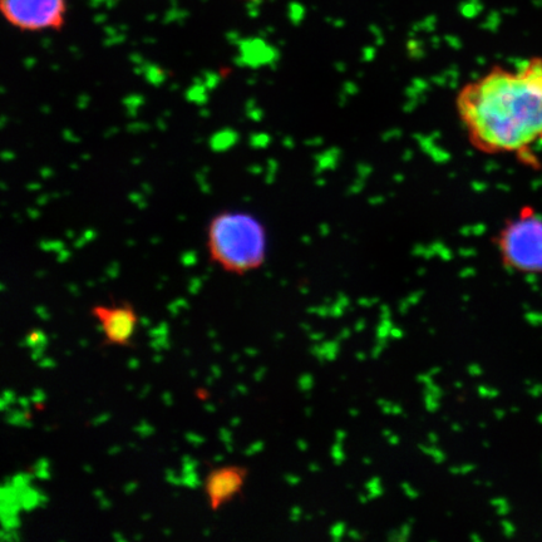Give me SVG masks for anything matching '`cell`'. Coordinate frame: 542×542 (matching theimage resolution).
Masks as SVG:
<instances>
[{
  "label": "cell",
  "instance_id": "6",
  "mask_svg": "<svg viewBox=\"0 0 542 542\" xmlns=\"http://www.w3.org/2000/svg\"><path fill=\"white\" fill-rule=\"evenodd\" d=\"M248 470L239 466H226L210 470L205 480V491L214 511L233 500L243 489Z\"/></svg>",
  "mask_w": 542,
  "mask_h": 542
},
{
  "label": "cell",
  "instance_id": "4",
  "mask_svg": "<svg viewBox=\"0 0 542 542\" xmlns=\"http://www.w3.org/2000/svg\"><path fill=\"white\" fill-rule=\"evenodd\" d=\"M0 11L22 32L59 31L66 23V0H0Z\"/></svg>",
  "mask_w": 542,
  "mask_h": 542
},
{
  "label": "cell",
  "instance_id": "9",
  "mask_svg": "<svg viewBox=\"0 0 542 542\" xmlns=\"http://www.w3.org/2000/svg\"><path fill=\"white\" fill-rule=\"evenodd\" d=\"M187 440L191 441V443H202V438L195 436L194 433L187 435Z\"/></svg>",
  "mask_w": 542,
  "mask_h": 542
},
{
  "label": "cell",
  "instance_id": "13",
  "mask_svg": "<svg viewBox=\"0 0 542 542\" xmlns=\"http://www.w3.org/2000/svg\"><path fill=\"white\" fill-rule=\"evenodd\" d=\"M136 487V484H132L130 486L127 487L126 491H127V494H130V490L133 491V489H135Z\"/></svg>",
  "mask_w": 542,
  "mask_h": 542
},
{
  "label": "cell",
  "instance_id": "1",
  "mask_svg": "<svg viewBox=\"0 0 542 542\" xmlns=\"http://www.w3.org/2000/svg\"><path fill=\"white\" fill-rule=\"evenodd\" d=\"M455 106L473 149L535 165V149L542 145L541 57L515 68L492 67L460 88Z\"/></svg>",
  "mask_w": 542,
  "mask_h": 542
},
{
  "label": "cell",
  "instance_id": "10",
  "mask_svg": "<svg viewBox=\"0 0 542 542\" xmlns=\"http://www.w3.org/2000/svg\"><path fill=\"white\" fill-rule=\"evenodd\" d=\"M32 401H33L34 403L42 402V401H43V393L37 391V392H36V396H34V397L32 398Z\"/></svg>",
  "mask_w": 542,
  "mask_h": 542
},
{
  "label": "cell",
  "instance_id": "16",
  "mask_svg": "<svg viewBox=\"0 0 542 542\" xmlns=\"http://www.w3.org/2000/svg\"><path fill=\"white\" fill-rule=\"evenodd\" d=\"M149 323H150L149 319H146V318L142 319V324L147 325Z\"/></svg>",
  "mask_w": 542,
  "mask_h": 542
},
{
  "label": "cell",
  "instance_id": "11",
  "mask_svg": "<svg viewBox=\"0 0 542 542\" xmlns=\"http://www.w3.org/2000/svg\"><path fill=\"white\" fill-rule=\"evenodd\" d=\"M108 416L103 415L101 417L96 418L95 421H93V425H98V423H103V421L107 420Z\"/></svg>",
  "mask_w": 542,
  "mask_h": 542
},
{
  "label": "cell",
  "instance_id": "15",
  "mask_svg": "<svg viewBox=\"0 0 542 542\" xmlns=\"http://www.w3.org/2000/svg\"><path fill=\"white\" fill-rule=\"evenodd\" d=\"M213 369H214V371H215V372H214L215 376H220V371H219V369L216 368V367H213Z\"/></svg>",
  "mask_w": 542,
  "mask_h": 542
},
{
  "label": "cell",
  "instance_id": "12",
  "mask_svg": "<svg viewBox=\"0 0 542 542\" xmlns=\"http://www.w3.org/2000/svg\"><path fill=\"white\" fill-rule=\"evenodd\" d=\"M19 403H21L23 407L28 406V401L26 398L19 399Z\"/></svg>",
  "mask_w": 542,
  "mask_h": 542
},
{
  "label": "cell",
  "instance_id": "14",
  "mask_svg": "<svg viewBox=\"0 0 542 542\" xmlns=\"http://www.w3.org/2000/svg\"><path fill=\"white\" fill-rule=\"evenodd\" d=\"M137 364H139V363H137L136 359H132V361H130V367H132V368L136 367Z\"/></svg>",
  "mask_w": 542,
  "mask_h": 542
},
{
  "label": "cell",
  "instance_id": "8",
  "mask_svg": "<svg viewBox=\"0 0 542 542\" xmlns=\"http://www.w3.org/2000/svg\"><path fill=\"white\" fill-rule=\"evenodd\" d=\"M137 431H140L141 435H150V431H152V428L150 426H147L146 423H142L140 428H137Z\"/></svg>",
  "mask_w": 542,
  "mask_h": 542
},
{
  "label": "cell",
  "instance_id": "5",
  "mask_svg": "<svg viewBox=\"0 0 542 542\" xmlns=\"http://www.w3.org/2000/svg\"><path fill=\"white\" fill-rule=\"evenodd\" d=\"M92 314L100 320L101 329L105 333L103 346L132 347L131 338L137 323V315L130 303L103 307L98 305Z\"/></svg>",
  "mask_w": 542,
  "mask_h": 542
},
{
  "label": "cell",
  "instance_id": "3",
  "mask_svg": "<svg viewBox=\"0 0 542 542\" xmlns=\"http://www.w3.org/2000/svg\"><path fill=\"white\" fill-rule=\"evenodd\" d=\"M502 264L515 273L542 274V219L524 208L499 230L495 238Z\"/></svg>",
  "mask_w": 542,
  "mask_h": 542
},
{
  "label": "cell",
  "instance_id": "7",
  "mask_svg": "<svg viewBox=\"0 0 542 542\" xmlns=\"http://www.w3.org/2000/svg\"><path fill=\"white\" fill-rule=\"evenodd\" d=\"M26 342L29 347L33 349L44 348L47 343L46 335H44L41 330H33V332L27 335Z\"/></svg>",
  "mask_w": 542,
  "mask_h": 542
},
{
  "label": "cell",
  "instance_id": "2",
  "mask_svg": "<svg viewBox=\"0 0 542 542\" xmlns=\"http://www.w3.org/2000/svg\"><path fill=\"white\" fill-rule=\"evenodd\" d=\"M208 249L211 260L229 273L243 275L259 269L268 253L263 223L245 211H223L210 220Z\"/></svg>",
  "mask_w": 542,
  "mask_h": 542
}]
</instances>
